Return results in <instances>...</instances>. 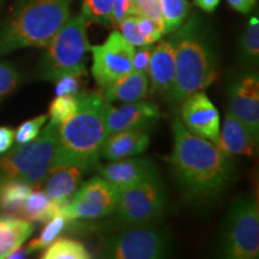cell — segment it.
I'll return each mask as SVG.
<instances>
[{
  "label": "cell",
  "mask_w": 259,
  "mask_h": 259,
  "mask_svg": "<svg viewBox=\"0 0 259 259\" xmlns=\"http://www.w3.org/2000/svg\"><path fill=\"white\" fill-rule=\"evenodd\" d=\"M173 151L169 158L174 180L184 198L206 204L225 192L234 179V166L212 142L190 132L179 118L171 125Z\"/></svg>",
  "instance_id": "obj_1"
},
{
  "label": "cell",
  "mask_w": 259,
  "mask_h": 259,
  "mask_svg": "<svg viewBox=\"0 0 259 259\" xmlns=\"http://www.w3.org/2000/svg\"><path fill=\"white\" fill-rule=\"evenodd\" d=\"M109 103L100 93L82 90L77 111L58 126L56 153L52 166L74 164L93 170L99 166L107 132Z\"/></svg>",
  "instance_id": "obj_2"
},
{
  "label": "cell",
  "mask_w": 259,
  "mask_h": 259,
  "mask_svg": "<svg viewBox=\"0 0 259 259\" xmlns=\"http://www.w3.org/2000/svg\"><path fill=\"white\" fill-rule=\"evenodd\" d=\"M169 35L176 56V82L169 99L181 102L215 82L216 56L206 28L197 17L189 19Z\"/></svg>",
  "instance_id": "obj_3"
},
{
  "label": "cell",
  "mask_w": 259,
  "mask_h": 259,
  "mask_svg": "<svg viewBox=\"0 0 259 259\" xmlns=\"http://www.w3.org/2000/svg\"><path fill=\"white\" fill-rule=\"evenodd\" d=\"M72 0H25L0 32V53L47 47L70 18Z\"/></svg>",
  "instance_id": "obj_4"
},
{
  "label": "cell",
  "mask_w": 259,
  "mask_h": 259,
  "mask_svg": "<svg viewBox=\"0 0 259 259\" xmlns=\"http://www.w3.org/2000/svg\"><path fill=\"white\" fill-rule=\"evenodd\" d=\"M87 29L88 19L83 14L67 19L48 44L46 54L42 58V79L56 83L66 74H87L85 60L89 52Z\"/></svg>",
  "instance_id": "obj_5"
},
{
  "label": "cell",
  "mask_w": 259,
  "mask_h": 259,
  "mask_svg": "<svg viewBox=\"0 0 259 259\" xmlns=\"http://www.w3.org/2000/svg\"><path fill=\"white\" fill-rule=\"evenodd\" d=\"M57 138L58 125L50 121L36 138L0 158V178H18L38 189L53 163Z\"/></svg>",
  "instance_id": "obj_6"
},
{
  "label": "cell",
  "mask_w": 259,
  "mask_h": 259,
  "mask_svg": "<svg viewBox=\"0 0 259 259\" xmlns=\"http://www.w3.org/2000/svg\"><path fill=\"white\" fill-rule=\"evenodd\" d=\"M220 253L229 259L259 254V208L253 196H240L229 206L220 235Z\"/></svg>",
  "instance_id": "obj_7"
},
{
  "label": "cell",
  "mask_w": 259,
  "mask_h": 259,
  "mask_svg": "<svg viewBox=\"0 0 259 259\" xmlns=\"http://www.w3.org/2000/svg\"><path fill=\"white\" fill-rule=\"evenodd\" d=\"M170 236L150 223L131 225L103 242L99 257L111 259H157L169 254Z\"/></svg>",
  "instance_id": "obj_8"
},
{
  "label": "cell",
  "mask_w": 259,
  "mask_h": 259,
  "mask_svg": "<svg viewBox=\"0 0 259 259\" xmlns=\"http://www.w3.org/2000/svg\"><path fill=\"white\" fill-rule=\"evenodd\" d=\"M167 208L166 187L158 174L119 191L115 213L128 225H143L156 221Z\"/></svg>",
  "instance_id": "obj_9"
},
{
  "label": "cell",
  "mask_w": 259,
  "mask_h": 259,
  "mask_svg": "<svg viewBox=\"0 0 259 259\" xmlns=\"http://www.w3.org/2000/svg\"><path fill=\"white\" fill-rule=\"evenodd\" d=\"M92 52V74L99 89L105 90L132 71L135 46L119 31L111 32L101 45H89Z\"/></svg>",
  "instance_id": "obj_10"
},
{
  "label": "cell",
  "mask_w": 259,
  "mask_h": 259,
  "mask_svg": "<svg viewBox=\"0 0 259 259\" xmlns=\"http://www.w3.org/2000/svg\"><path fill=\"white\" fill-rule=\"evenodd\" d=\"M119 191L102 177H94L83 183L67 203L65 216L78 219H97L114 213Z\"/></svg>",
  "instance_id": "obj_11"
},
{
  "label": "cell",
  "mask_w": 259,
  "mask_h": 259,
  "mask_svg": "<svg viewBox=\"0 0 259 259\" xmlns=\"http://www.w3.org/2000/svg\"><path fill=\"white\" fill-rule=\"evenodd\" d=\"M229 108L248 130L258 144L259 139V79L258 74L246 73L238 77L229 87Z\"/></svg>",
  "instance_id": "obj_12"
},
{
  "label": "cell",
  "mask_w": 259,
  "mask_h": 259,
  "mask_svg": "<svg viewBox=\"0 0 259 259\" xmlns=\"http://www.w3.org/2000/svg\"><path fill=\"white\" fill-rule=\"evenodd\" d=\"M180 121L198 137L215 142L220 132V115L205 93L196 92L181 101Z\"/></svg>",
  "instance_id": "obj_13"
},
{
  "label": "cell",
  "mask_w": 259,
  "mask_h": 259,
  "mask_svg": "<svg viewBox=\"0 0 259 259\" xmlns=\"http://www.w3.org/2000/svg\"><path fill=\"white\" fill-rule=\"evenodd\" d=\"M97 170L103 179L109 181L118 191L134 186L157 174L156 167L150 158L136 156L111 161L106 166L99 164Z\"/></svg>",
  "instance_id": "obj_14"
},
{
  "label": "cell",
  "mask_w": 259,
  "mask_h": 259,
  "mask_svg": "<svg viewBox=\"0 0 259 259\" xmlns=\"http://www.w3.org/2000/svg\"><path fill=\"white\" fill-rule=\"evenodd\" d=\"M160 118V109L153 101L139 100L135 102H125L120 107H114L109 103L107 112V132L108 135L121 130L148 126Z\"/></svg>",
  "instance_id": "obj_15"
},
{
  "label": "cell",
  "mask_w": 259,
  "mask_h": 259,
  "mask_svg": "<svg viewBox=\"0 0 259 259\" xmlns=\"http://www.w3.org/2000/svg\"><path fill=\"white\" fill-rule=\"evenodd\" d=\"M148 126L126 128L107 136L100 157L107 161L122 160L144 153L150 144Z\"/></svg>",
  "instance_id": "obj_16"
},
{
  "label": "cell",
  "mask_w": 259,
  "mask_h": 259,
  "mask_svg": "<svg viewBox=\"0 0 259 259\" xmlns=\"http://www.w3.org/2000/svg\"><path fill=\"white\" fill-rule=\"evenodd\" d=\"M147 76L155 93L170 96L176 82V56L169 40L153 47Z\"/></svg>",
  "instance_id": "obj_17"
},
{
  "label": "cell",
  "mask_w": 259,
  "mask_h": 259,
  "mask_svg": "<svg viewBox=\"0 0 259 259\" xmlns=\"http://www.w3.org/2000/svg\"><path fill=\"white\" fill-rule=\"evenodd\" d=\"M215 147L227 157L252 156L257 143L245 125L231 111H227L222 128L213 142Z\"/></svg>",
  "instance_id": "obj_18"
},
{
  "label": "cell",
  "mask_w": 259,
  "mask_h": 259,
  "mask_svg": "<svg viewBox=\"0 0 259 259\" xmlns=\"http://www.w3.org/2000/svg\"><path fill=\"white\" fill-rule=\"evenodd\" d=\"M85 169L74 164H57L48 170L44 183V191L51 199L69 202L83 184Z\"/></svg>",
  "instance_id": "obj_19"
},
{
  "label": "cell",
  "mask_w": 259,
  "mask_h": 259,
  "mask_svg": "<svg viewBox=\"0 0 259 259\" xmlns=\"http://www.w3.org/2000/svg\"><path fill=\"white\" fill-rule=\"evenodd\" d=\"M34 233V223L23 218L0 215V259L9 258Z\"/></svg>",
  "instance_id": "obj_20"
},
{
  "label": "cell",
  "mask_w": 259,
  "mask_h": 259,
  "mask_svg": "<svg viewBox=\"0 0 259 259\" xmlns=\"http://www.w3.org/2000/svg\"><path fill=\"white\" fill-rule=\"evenodd\" d=\"M149 79L147 73L131 71L125 77L116 80L102 92H100L107 102L120 101L135 102L143 100L148 95Z\"/></svg>",
  "instance_id": "obj_21"
},
{
  "label": "cell",
  "mask_w": 259,
  "mask_h": 259,
  "mask_svg": "<svg viewBox=\"0 0 259 259\" xmlns=\"http://www.w3.org/2000/svg\"><path fill=\"white\" fill-rule=\"evenodd\" d=\"M67 203L69 202H58L51 199L44 190H32L24 205L19 210L18 215L32 223H46L57 215L65 216Z\"/></svg>",
  "instance_id": "obj_22"
},
{
  "label": "cell",
  "mask_w": 259,
  "mask_h": 259,
  "mask_svg": "<svg viewBox=\"0 0 259 259\" xmlns=\"http://www.w3.org/2000/svg\"><path fill=\"white\" fill-rule=\"evenodd\" d=\"M32 190L30 184L18 178H0V210L18 215Z\"/></svg>",
  "instance_id": "obj_23"
},
{
  "label": "cell",
  "mask_w": 259,
  "mask_h": 259,
  "mask_svg": "<svg viewBox=\"0 0 259 259\" xmlns=\"http://www.w3.org/2000/svg\"><path fill=\"white\" fill-rule=\"evenodd\" d=\"M42 259H90L92 254L85 245L76 239L59 238L47 246Z\"/></svg>",
  "instance_id": "obj_24"
},
{
  "label": "cell",
  "mask_w": 259,
  "mask_h": 259,
  "mask_svg": "<svg viewBox=\"0 0 259 259\" xmlns=\"http://www.w3.org/2000/svg\"><path fill=\"white\" fill-rule=\"evenodd\" d=\"M163 34L169 35L185 22L190 14L187 0H160Z\"/></svg>",
  "instance_id": "obj_25"
},
{
  "label": "cell",
  "mask_w": 259,
  "mask_h": 259,
  "mask_svg": "<svg viewBox=\"0 0 259 259\" xmlns=\"http://www.w3.org/2000/svg\"><path fill=\"white\" fill-rule=\"evenodd\" d=\"M240 56L245 64L258 65L259 59V21L257 17L251 18L240 40Z\"/></svg>",
  "instance_id": "obj_26"
},
{
  "label": "cell",
  "mask_w": 259,
  "mask_h": 259,
  "mask_svg": "<svg viewBox=\"0 0 259 259\" xmlns=\"http://www.w3.org/2000/svg\"><path fill=\"white\" fill-rule=\"evenodd\" d=\"M70 222L69 219H66L63 215H57L50 221L46 222V226L42 229L41 234L37 238L32 239V240L27 245V251L29 253L32 252H37L46 248L51 242H53L59 236L65 228H66L67 223Z\"/></svg>",
  "instance_id": "obj_27"
},
{
  "label": "cell",
  "mask_w": 259,
  "mask_h": 259,
  "mask_svg": "<svg viewBox=\"0 0 259 259\" xmlns=\"http://www.w3.org/2000/svg\"><path fill=\"white\" fill-rule=\"evenodd\" d=\"M80 93L77 95H60L54 97L52 100L50 108H48V115L51 119L50 121L59 126L61 122L69 119L77 111Z\"/></svg>",
  "instance_id": "obj_28"
},
{
  "label": "cell",
  "mask_w": 259,
  "mask_h": 259,
  "mask_svg": "<svg viewBox=\"0 0 259 259\" xmlns=\"http://www.w3.org/2000/svg\"><path fill=\"white\" fill-rule=\"evenodd\" d=\"M114 0H83L82 14L88 22L112 25V11Z\"/></svg>",
  "instance_id": "obj_29"
},
{
  "label": "cell",
  "mask_w": 259,
  "mask_h": 259,
  "mask_svg": "<svg viewBox=\"0 0 259 259\" xmlns=\"http://www.w3.org/2000/svg\"><path fill=\"white\" fill-rule=\"evenodd\" d=\"M48 115H38L36 118H32L30 120L23 122L19 127L15 131V141L18 144H24L32 141L40 135L42 127L46 124Z\"/></svg>",
  "instance_id": "obj_30"
},
{
  "label": "cell",
  "mask_w": 259,
  "mask_h": 259,
  "mask_svg": "<svg viewBox=\"0 0 259 259\" xmlns=\"http://www.w3.org/2000/svg\"><path fill=\"white\" fill-rule=\"evenodd\" d=\"M21 82L18 70L12 64L0 63V102L17 88Z\"/></svg>",
  "instance_id": "obj_31"
},
{
  "label": "cell",
  "mask_w": 259,
  "mask_h": 259,
  "mask_svg": "<svg viewBox=\"0 0 259 259\" xmlns=\"http://www.w3.org/2000/svg\"><path fill=\"white\" fill-rule=\"evenodd\" d=\"M136 24H137L139 34L142 35L147 45H154L155 42L160 41L164 35L163 25L144 16L136 15Z\"/></svg>",
  "instance_id": "obj_32"
},
{
  "label": "cell",
  "mask_w": 259,
  "mask_h": 259,
  "mask_svg": "<svg viewBox=\"0 0 259 259\" xmlns=\"http://www.w3.org/2000/svg\"><path fill=\"white\" fill-rule=\"evenodd\" d=\"M87 74L71 73L63 76L56 82V96L77 95L82 92V85L85 83Z\"/></svg>",
  "instance_id": "obj_33"
},
{
  "label": "cell",
  "mask_w": 259,
  "mask_h": 259,
  "mask_svg": "<svg viewBox=\"0 0 259 259\" xmlns=\"http://www.w3.org/2000/svg\"><path fill=\"white\" fill-rule=\"evenodd\" d=\"M119 32L122 35L128 44L132 46H145L144 38L139 34L137 24H136V15H130L127 17L122 19V21L118 25Z\"/></svg>",
  "instance_id": "obj_34"
},
{
  "label": "cell",
  "mask_w": 259,
  "mask_h": 259,
  "mask_svg": "<svg viewBox=\"0 0 259 259\" xmlns=\"http://www.w3.org/2000/svg\"><path fill=\"white\" fill-rule=\"evenodd\" d=\"M134 11L135 15L144 16L163 25L160 0H136Z\"/></svg>",
  "instance_id": "obj_35"
},
{
  "label": "cell",
  "mask_w": 259,
  "mask_h": 259,
  "mask_svg": "<svg viewBox=\"0 0 259 259\" xmlns=\"http://www.w3.org/2000/svg\"><path fill=\"white\" fill-rule=\"evenodd\" d=\"M153 47L154 45H145V46H139L137 51L135 50L134 58H132V71L143 73L148 72Z\"/></svg>",
  "instance_id": "obj_36"
},
{
  "label": "cell",
  "mask_w": 259,
  "mask_h": 259,
  "mask_svg": "<svg viewBox=\"0 0 259 259\" xmlns=\"http://www.w3.org/2000/svg\"><path fill=\"white\" fill-rule=\"evenodd\" d=\"M130 15H135L131 0H114L112 11V25L118 27L122 19Z\"/></svg>",
  "instance_id": "obj_37"
},
{
  "label": "cell",
  "mask_w": 259,
  "mask_h": 259,
  "mask_svg": "<svg viewBox=\"0 0 259 259\" xmlns=\"http://www.w3.org/2000/svg\"><path fill=\"white\" fill-rule=\"evenodd\" d=\"M15 142V130L10 127H0V155L8 153Z\"/></svg>",
  "instance_id": "obj_38"
},
{
  "label": "cell",
  "mask_w": 259,
  "mask_h": 259,
  "mask_svg": "<svg viewBox=\"0 0 259 259\" xmlns=\"http://www.w3.org/2000/svg\"><path fill=\"white\" fill-rule=\"evenodd\" d=\"M228 4L231 5L232 9H234L235 11L240 12V14L247 15L252 11V9L254 8L257 0H227Z\"/></svg>",
  "instance_id": "obj_39"
},
{
  "label": "cell",
  "mask_w": 259,
  "mask_h": 259,
  "mask_svg": "<svg viewBox=\"0 0 259 259\" xmlns=\"http://www.w3.org/2000/svg\"><path fill=\"white\" fill-rule=\"evenodd\" d=\"M194 4L206 12H212L213 10L218 8L221 0H193Z\"/></svg>",
  "instance_id": "obj_40"
}]
</instances>
